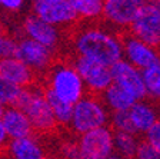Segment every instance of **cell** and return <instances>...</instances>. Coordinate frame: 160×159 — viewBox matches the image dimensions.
Listing matches in <instances>:
<instances>
[{
  "label": "cell",
  "instance_id": "obj_21",
  "mask_svg": "<svg viewBox=\"0 0 160 159\" xmlns=\"http://www.w3.org/2000/svg\"><path fill=\"white\" fill-rule=\"evenodd\" d=\"M143 83L146 99L152 100L154 105H160V65L143 70Z\"/></svg>",
  "mask_w": 160,
  "mask_h": 159
},
{
  "label": "cell",
  "instance_id": "obj_8",
  "mask_svg": "<svg viewBox=\"0 0 160 159\" xmlns=\"http://www.w3.org/2000/svg\"><path fill=\"white\" fill-rule=\"evenodd\" d=\"M30 4L33 16L59 29L73 26L79 20L69 0H30Z\"/></svg>",
  "mask_w": 160,
  "mask_h": 159
},
{
  "label": "cell",
  "instance_id": "obj_2",
  "mask_svg": "<svg viewBox=\"0 0 160 159\" xmlns=\"http://www.w3.org/2000/svg\"><path fill=\"white\" fill-rule=\"evenodd\" d=\"M44 79V92L70 106L77 103L87 93L72 60L54 62L46 72Z\"/></svg>",
  "mask_w": 160,
  "mask_h": 159
},
{
  "label": "cell",
  "instance_id": "obj_24",
  "mask_svg": "<svg viewBox=\"0 0 160 159\" xmlns=\"http://www.w3.org/2000/svg\"><path fill=\"white\" fill-rule=\"evenodd\" d=\"M20 90L22 89L13 86L12 83H9L0 76V103L3 106L14 105L20 95Z\"/></svg>",
  "mask_w": 160,
  "mask_h": 159
},
{
  "label": "cell",
  "instance_id": "obj_32",
  "mask_svg": "<svg viewBox=\"0 0 160 159\" xmlns=\"http://www.w3.org/2000/svg\"><path fill=\"white\" fill-rule=\"evenodd\" d=\"M159 123H160V113H159Z\"/></svg>",
  "mask_w": 160,
  "mask_h": 159
},
{
  "label": "cell",
  "instance_id": "obj_17",
  "mask_svg": "<svg viewBox=\"0 0 160 159\" xmlns=\"http://www.w3.org/2000/svg\"><path fill=\"white\" fill-rule=\"evenodd\" d=\"M4 151L7 159H47L44 146L36 135L9 140Z\"/></svg>",
  "mask_w": 160,
  "mask_h": 159
},
{
  "label": "cell",
  "instance_id": "obj_11",
  "mask_svg": "<svg viewBox=\"0 0 160 159\" xmlns=\"http://www.w3.org/2000/svg\"><path fill=\"white\" fill-rule=\"evenodd\" d=\"M122 49L123 60L142 72L160 65V50L146 45L127 32L122 34Z\"/></svg>",
  "mask_w": 160,
  "mask_h": 159
},
{
  "label": "cell",
  "instance_id": "obj_3",
  "mask_svg": "<svg viewBox=\"0 0 160 159\" xmlns=\"http://www.w3.org/2000/svg\"><path fill=\"white\" fill-rule=\"evenodd\" d=\"M14 105L27 116L34 133H49L56 129V120L52 113L44 92L37 85L24 87L20 90Z\"/></svg>",
  "mask_w": 160,
  "mask_h": 159
},
{
  "label": "cell",
  "instance_id": "obj_4",
  "mask_svg": "<svg viewBox=\"0 0 160 159\" xmlns=\"http://www.w3.org/2000/svg\"><path fill=\"white\" fill-rule=\"evenodd\" d=\"M109 118L110 112L102 102L100 96L86 93L79 102L73 105L69 126L79 136L89 130L109 126Z\"/></svg>",
  "mask_w": 160,
  "mask_h": 159
},
{
  "label": "cell",
  "instance_id": "obj_12",
  "mask_svg": "<svg viewBox=\"0 0 160 159\" xmlns=\"http://www.w3.org/2000/svg\"><path fill=\"white\" fill-rule=\"evenodd\" d=\"M22 33L24 37L53 50L54 53L62 43V30L59 27L52 26L43 20H40L39 17L33 16V14H29L23 19Z\"/></svg>",
  "mask_w": 160,
  "mask_h": 159
},
{
  "label": "cell",
  "instance_id": "obj_29",
  "mask_svg": "<svg viewBox=\"0 0 160 159\" xmlns=\"http://www.w3.org/2000/svg\"><path fill=\"white\" fill-rule=\"evenodd\" d=\"M9 138H7V135H6V132H4V129H3V125L0 123V151H4L6 149V146H7V143H9Z\"/></svg>",
  "mask_w": 160,
  "mask_h": 159
},
{
  "label": "cell",
  "instance_id": "obj_31",
  "mask_svg": "<svg viewBox=\"0 0 160 159\" xmlns=\"http://www.w3.org/2000/svg\"><path fill=\"white\" fill-rule=\"evenodd\" d=\"M3 109H4V106L0 103V116H2V113H3Z\"/></svg>",
  "mask_w": 160,
  "mask_h": 159
},
{
  "label": "cell",
  "instance_id": "obj_16",
  "mask_svg": "<svg viewBox=\"0 0 160 159\" xmlns=\"http://www.w3.org/2000/svg\"><path fill=\"white\" fill-rule=\"evenodd\" d=\"M159 113L160 110L157 105H154L153 102H150L147 99L136 102L127 110L130 123H132L133 130L137 136L144 135L147 130L152 129L159 122Z\"/></svg>",
  "mask_w": 160,
  "mask_h": 159
},
{
  "label": "cell",
  "instance_id": "obj_15",
  "mask_svg": "<svg viewBox=\"0 0 160 159\" xmlns=\"http://www.w3.org/2000/svg\"><path fill=\"white\" fill-rule=\"evenodd\" d=\"M0 123L3 125V129L10 140L34 135V130L27 116L16 105L4 106L3 113L0 116Z\"/></svg>",
  "mask_w": 160,
  "mask_h": 159
},
{
  "label": "cell",
  "instance_id": "obj_10",
  "mask_svg": "<svg viewBox=\"0 0 160 159\" xmlns=\"http://www.w3.org/2000/svg\"><path fill=\"white\" fill-rule=\"evenodd\" d=\"M146 0H104L102 19L112 30L126 33Z\"/></svg>",
  "mask_w": 160,
  "mask_h": 159
},
{
  "label": "cell",
  "instance_id": "obj_30",
  "mask_svg": "<svg viewBox=\"0 0 160 159\" xmlns=\"http://www.w3.org/2000/svg\"><path fill=\"white\" fill-rule=\"evenodd\" d=\"M107 159H124V158H122V156H119L117 153H113V155H110Z\"/></svg>",
  "mask_w": 160,
  "mask_h": 159
},
{
  "label": "cell",
  "instance_id": "obj_9",
  "mask_svg": "<svg viewBox=\"0 0 160 159\" xmlns=\"http://www.w3.org/2000/svg\"><path fill=\"white\" fill-rule=\"evenodd\" d=\"M72 63L83 80L86 92L90 95L100 96L112 85V72L109 66L80 56H74Z\"/></svg>",
  "mask_w": 160,
  "mask_h": 159
},
{
  "label": "cell",
  "instance_id": "obj_1",
  "mask_svg": "<svg viewBox=\"0 0 160 159\" xmlns=\"http://www.w3.org/2000/svg\"><path fill=\"white\" fill-rule=\"evenodd\" d=\"M72 46L74 56L86 57L109 67L123 59L122 34L104 26L89 24L79 29L73 34Z\"/></svg>",
  "mask_w": 160,
  "mask_h": 159
},
{
  "label": "cell",
  "instance_id": "obj_23",
  "mask_svg": "<svg viewBox=\"0 0 160 159\" xmlns=\"http://www.w3.org/2000/svg\"><path fill=\"white\" fill-rule=\"evenodd\" d=\"M109 128L113 132H123V133H134L133 126L130 123L127 112H114L110 113L109 118ZM136 135V133H134Z\"/></svg>",
  "mask_w": 160,
  "mask_h": 159
},
{
  "label": "cell",
  "instance_id": "obj_7",
  "mask_svg": "<svg viewBox=\"0 0 160 159\" xmlns=\"http://www.w3.org/2000/svg\"><path fill=\"white\" fill-rule=\"evenodd\" d=\"M14 57L23 62L34 75H46L50 66L54 63V52L36 43L24 36L16 37Z\"/></svg>",
  "mask_w": 160,
  "mask_h": 159
},
{
  "label": "cell",
  "instance_id": "obj_27",
  "mask_svg": "<svg viewBox=\"0 0 160 159\" xmlns=\"http://www.w3.org/2000/svg\"><path fill=\"white\" fill-rule=\"evenodd\" d=\"M133 159H160V153L153 148H150L144 140H140Z\"/></svg>",
  "mask_w": 160,
  "mask_h": 159
},
{
  "label": "cell",
  "instance_id": "obj_28",
  "mask_svg": "<svg viewBox=\"0 0 160 159\" xmlns=\"http://www.w3.org/2000/svg\"><path fill=\"white\" fill-rule=\"evenodd\" d=\"M26 4V0H0V9L7 13H19Z\"/></svg>",
  "mask_w": 160,
  "mask_h": 159
},
{
  "label": "cell",
  "instance_id": "obj_26",
  "mask_svg": "<svg viewBox=\"0 0 160 159\" xmlns=\"http://www.w3.org/2000/svg\"><path fill=\"white\" fill-rule=\"evenodd\" d=\"M143 136H144V139H143L144 142H146L150 148H153L154 151H157V152L160 153V123L157 122L156 125H154L152 129L147 130Z\"/></svg>",
  "mask_w": 160,
  "mask_h": 159
},
{
  "label": "cell",
  "instance_id": "obj_6",
  "mask_svg": "<svg viewBox=\"0 0 160 159\" xmlns=\"http://www.w3.org/2000/svg\"><path fill=\"white\" fill-rule=\"evenodd\" d=\"M127 33L154 49H160V7L146 0Z\"/></svg>",
  "mask_w": 160,
  "mask_h": 159
},
{
  "label": "cell",
  "instance_id": "obj_19",
  "mask_svg": "<svg viewBox=\"0 0 160 159\" xmlns=\"http://www.w3.org/2000/svg\"><path fill=\"white\" fill-rule=\"evenodd\" d=\"M140 139L134 133H123V132H113V146L114 153L124 159H133L137 151Z\"/></svg>",
  "mask_w": 160,
  "mask_h": 159
},
{
  "label": "cell",
  "instance_id": "obj_20",
  "mask_svg": "<svg viewBox=\"0 0 160 159\" xmlns=\"http://www.w3.org/2000/svg\"><path fill=\"white\" fill-rule=\"evenodd\" d=\"M77 19L96 20L102 17L104 0H69Z\"/></svg>",
  "mask_w": 160,
  "mask_h": 159
},
{
  "label": "cell",
  "instance_id": "obj_22",
  "mask_svg": "<svg viewBox=\"0 0 160 159\" xmlns=\"http://www.w3.org/2000/svg\"><path fill=\"white\" fill-rule=\"evenodd\" d=\"M44 96H46L47 102L50 105V109H52V113L54 116V120H56L57 126H69L73 106H70L67 103L62 102V100L56 99V98H53L52 95H49L46 92H44Z\"/></svg>",
  "mask_w": 160,
  "mask_h": 159
},
{
  "label": "cell",
  "instance_id": "obj_14",
  "mask_svg": "<svg viewBox=\"0 0 160 159\" xmlns=\"http://www.w3.org/2000/svg\"><path fill=\"white\" fill-rule=\"evenodd\" d=\"M0 76L19 89L36 85L37 77L23 62L14 56L0 59Z\"/></svg>",
  "mask_w": 160,
  "mask_h": 159
},
{
  "label": "cell",
  "instance_id": "obj_13",
  "mask_svg": "<svg viewBox=\"0 0 160 159\" xmlns=\"http://www.w3.org/2000/svg\"><path fill=\"white\" fill-rule=\"evenodd\" d=\"M110 72H112V83L129 92L137 102L146 99L142 70L136 69L130 63L122 59L114 63L113 66H110Z\"/></svg>",
  "mask_w": 160,
  "mask_h": 159
},
{
  "label": "cell",
  "instance_id": "obj_18",
  "mask_svg": "<svg viewBox=\"0 0 160 159\" xmlns=\"http://www.w3.org/2000/svg\"><path fill=\"white\" fill-rule=\"evenodd\" d=\"M100 99L104 103V106L107 108L110 113L114 112H127V110L137 102L129 92H126L124 89H122L120 86L112 83L102 95Z\"/></svg>",
  "mask_w": 160,
  "mask_h": 159
},
{
  "label": "cell",
  "instance_id": "obj_5",
  "mask_svg": "<svg viewBox=\"0 0 160 159\" xmlns=\"http://www.w3.org/2000/svg\"><path fill=\"white\" fill-rule=\"evenodd\" d=\"M77 159H107L114 153L113 130L109 126L97 128L77 136Z\"/></svg>",
  "mask_w": 160,
  "mask_h": 159
},
{
  "label": "cell",
  "instance_id": "obj_25",
  "mask_svg": "<svg viewBox=\"0 0 160 159\" xmlns=\"http://www.w3.org/2000/svg\"><path fill=\"white\" fill-rule=\"evenodd\" d=\"M14 50H16V37L7 34L4 24L0 22V59L13 56Z\"/></svg>",
  "mask_w": 160,
  "mask_h": 159
}]
</instances>
